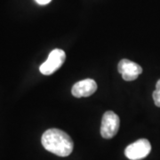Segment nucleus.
<instances>
[{
  "instance_id": "2",
  "label": "nucleus",
  "mask_w": 160,
  "mask_h": 160,
  "mask_svg": "<svg viewBox=\"0 0 160 160\" xmlns=\"http://www.w3.org/2000/svg\"><path fill=\"white\" fill-rule=\"evenodd\" d=\"M65 60V52L62 49H54L49 53V56L46 62L40 66V72L46 76L52 75L62 66Z\"/></svg>"
},
{
  "instance_id": "4",
  "label": "nucleus",
  "mask_w": 160,
  "mask_h": 160,
  "mask_svg": "<svg viewBox=\"0 0 160 160\" xmlns=\"http://www.w3.org/2000/svg\"><path fill=\"white\" fill-rule=\"evenodd\" d=\"M151 151V145L147 139H140L125 149L126 157L130 160H140L146 158Z\"/></svg>"
},
{
  "instance_id": "1",
  "label": "nucleus",
  "mask_w": 160,
  "mask_h": 160,
  "mask_svg": "<svg viewBox=\"0 0 160 160\" xmlns=\"http://www.w3.org/2000/svg\"><path fill=\"white\" fill-rule=\"evenodd\" d=\"M43 147L52 154L59 157H68L72 153L74 143L65 132L57 128L46 130L41 139Z\"/></svg>"
},
{
  "instance_id": "5",
  "label": "nucleus",
  "mask_w": 160,
  "mask_h": 160,
  "mask_svg": "<svg viewBox=\"0 0 160 160\" xmlns=\"http://www.w3.org/2000/svg\"><path fill=\"white\" fill-rule=\"evenodd\" d=\"M118 69L122 75L123 79L126 81L135 80L142 72V68L139 64L127 59H123L120 61Z\"/></svg>"
},
{
  "instance_id": "6",
  "label": "nucleus",
  "mask_w": 160,
  "mask_h": 160,
  "mask_svg": "<svg viewBox=\"0 0 160 160\" xmlns=\"http://www.w3.org/2000/svg\"><path fill=\"white\" fill-rule=\"evenodd\" d=\"M97 90V84L93 79H86L78 81L72 86L71 93L77 98L89 97Z\"/></svg>"
},
{
  "instance_id": "8",
  "label": "nucleus",
  "mask_w": 160,
  "mask_h": 160,
  "mask_svg": "<svg viewBox=\"0 0 160 160\" xmlns=\"http://www.w3.org/2000/svg\"><path fill=\"white\" fill-rule=\"evenodd\" d=\"M52 0H36V2L39 5H47L48 3H50Z\"/></svg>"
},
{
  "instance_id": "3",
  "label": "nucleus",
  "mask_w": 160,
  "mask_h": 160,
  "mask_svg": "<svg viewBox=\"0 0 160 160\" xmlns=\"http://www.w3.org/2000/svg\"><path fill=\"white\" fill-rule=\"evenodd\" d=\"M119 126V117L113 111L109 110L103 115L101 126V134L104 139H111L118 133Z\"/></svg>"
},
{
  "instance_id": "7",
  "label": "nucleus",
  "mask_w": 160,
  "mask_h": 160,
  "mask_svg": "<svg viewBox=\"0 0 160 160\" xmlns=\"http://www.w3.org/2000/svg\"><path fill=\"white\" fill-rule=\"evenodd\" d=\"M153 100L156 106L160 107V79L157 82L156 85V90L153 92Z\"/></svg>"
}]
</instances>
